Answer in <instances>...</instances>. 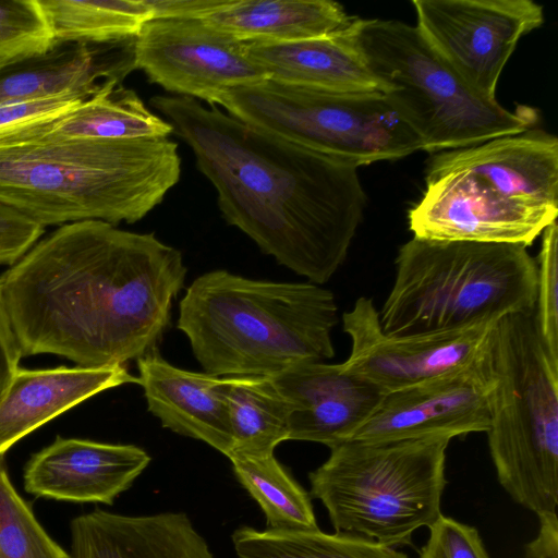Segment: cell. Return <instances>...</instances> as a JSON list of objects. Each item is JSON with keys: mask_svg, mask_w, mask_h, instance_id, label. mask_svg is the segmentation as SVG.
Returning <instances> with one entry per match:
<instances>
[{"mask_svg": "<svg viewBox=\"0 0 558 558\" xmlns=\"http://www.w3.org/2000/svg\"><path fill=\"white\" fill-rule=\"evenodd\" d=\"M186 271L154 233L86 220L34 244L0 284L22 355L99 367L157 350Z\"/></svg>", "mask_w": 558, "mask_h": 558, "instance_id": "6da1fadb", "label": "cell"}, {"mask_svg": "<svg viewBox=\"0 0 558 558\" xmlns=\"http://www.w3.org/2000/svg\"><path fill=\"white\" fill-rule=\"evenodd\" d=\"M217 191L225 220L310 282L347 258L366 205L355 165L242 122L184 96H154Z\"/></svg>", "mask_w": 558, "mask_h": 558, "instance_id": "7a4b0ae2", "label": "cell"}, {"mask_svg": "<svg viewBox=\"0 0 558 558\" xmlns=\"http://www.w3.org/2000/svg\"><path fill=\"white\" fill-rule=\"evenodd\" d=\"M180 175L178 144L168 137L0 146V203L43 227L134 223L163 201Z\"/></svg>", "mask_w": 558, "mask_h": 558, "instance_id": "3957f363", "label": "cell"}, {"mask_svg": "<svg viewBox=\"0 0 558 558\" xmlns=\"http://www.w3.org/2000/svg\"><path fill=\"white\" fill-rule=\"evenodd\" d=\"M333 293L313 282L254 280L225 269L197 277L180 301L178 329L205 373L272 377L335 356Z\"/></svg>", "mask_w": 558, "mask_h": 558, "instance_id": "277c9868", "label": "cell"}, {"mask_svg": "<svg viewBox=\"0 0 558 558\" xmlns=\"http://www.w3.org/2000/svg\"><path fill=\"white\" fill-rule=\"evenodd\" d=\"M478 360L490 384L486 434L500 485L539 519L557 515L558 362L534 312L496 320Z\"/></svg>", "mask_w": 558, "mask_h": 558, "instance_id": "5b68a950", "label": "cell"}, {"mask_svg": "<svg viewBox=\"0 0 558 558\" xmlns=\"http://www.w3.org/2000/svg\"><path fill=\"white\" fill-rule=\"evenodd\" d=\"M395 265L379 312L389 336L458 329L535 308L536 259L522 245L413 236Z\"/></svg>", "mask_w": 558, "mask_h": 558, "instance_id": "8992f818", "label": "cell"}, {"mask_svg": "<svg viewBox=\"0 0 558 558\" xmlns=\"http://www.w3.org/2000/svg\"><path fill=\"white\" fill-rule=\"evenodd\" d=\"M450 440L432 435L340 442L310 473L311 495L327 509L336 533L409 545L417 529L441 515Z\"/></svg>", "mask_w": 558, "mask_h": 558, "instance_id": "52a82bcc", "label": "cell"}, {"mask_svg": "<svg viewBox=\"0 0 558 558\" xmlns=\"http://www.w3.org/2000/svg\"><path fill=\"white\" fill-rule=\"evenodd\" d=\"M359 47L373 75L422 144L438 154L533 128L537 113L514 112L472 90L427 45L415 25L360 19Z\"/></svg>", "mask_w": 558, "mask_h": 558, "instance_id": "ba28073f", "label": "cell"}, {"mask_svg": "<svg viewBox=\"0 0 558 558\" xmlns=\"http://www.w3.org/2000/svg\"><path fill=\"white\" fill-rule=\"evenodd\" d=\"M218 105L242 122L356 167L422 150L383 93H335L266 77L227 89Z\"/></svg>", "mask_w": 558, "mask_h": 558, "instance_id": "9c48e42d", "label": "cell"}, {"mask_svg": "<svg viewBox=\"0 0 558 558\" xmlns=\"http://www.w3.org/2000/svg\"><path fill=\"white\" fill-rule=\"evenodd\" d=\"M416 28L433 51L477 95L496 99L501 72L519 40L539 28L532 0H413Z\"/></svg>", "mask_w": 558, "mask_h": 558, "instance_id": "30bf717a", "label": "cell"}, {"mask_svg": "<svg viewBox=\"0 0 558 558\" xmlns=\"http://www.w3.org/2000/svg\"><path fill=\"white\" fill-rule=\"evenodd\" d=\"M135 68L163 89L215 106L227 89L267 77L246 43L201 19H151L135 36Z\"/></svg>", "mask_w": 558, "mask_h": 558, "instance_id": "8fae6325", "label": "cell"}, {"mask_svg": "<svg viewBox=\"0 0 558 558\" xmlns=\"http://www.w3.org/2000/svg\"><path fill=\"white\" fill-rule=\"evenodd\" d=\"M495 322L389 336L383 331L373 301L361 296L342 315L351 352L341 366L383 393L410 387L472 364Z\"/></svg>", "mask_w": 558, "mask_h": 558, "instance_id": "7c38bea8", "label": "cell"}, {"mask_svg": "<svg viewBox=\"0 0 558 558\" xmlns=\"http://www.w3.org/2000/svg\"><path fill=\"white\" fill-rule=\"evenodd\" d=\"M408 213L413 236L433 241L530 246L558 209L508 198L465 172L426 178Z\"/></svg>", "mask_w": 558, "mask_h": 558, "instance_id": "4fadbf2b", "label": "cell"}, {"mask_svg": "<svg viewBox=\"0 0 558 558\" xmlns=\"http://www.w3.org/2000/svg\"><path fill=\"white\" fill-rule=\"evenodd\" d=\"M489 391L477 354L469 366L384 393L347 440L385 441L432 435L452 439L486 433Z\"/></svg>", "mask_w": 558, "mask_h": 558, "instance_id": "5bb4252c", "label": "cell"}, {"mask_svg": "<svg viewBox=\"0 0 558 558\" xmlns=\"http://www.w3.org/2000/svg\"><path fill=\"white\" fill-rule=\"evenodd\" d=\"M150 460L134 445L57 437L28 460L24 488L36 497L112 505Z\"/></svg>", "mask_w": 558, "mask_h": 558, "instance_id": "9a60e30c", "label": "cell"}, {"mask_svg": "<svg viewBox=\"0 0 558 558\" xmlns=\"http://www.w3.org/2000/svg\"><path fill=\"white\" fill-rule=\"evenodd\" d=\"M449 172L469 173L508 198L558 209V138L544 130L438 153L426 178Z\"/></svg>", "mask_w": 558, "mask_h": 558, "instance_id": "2e32d148", "label": "cell"}, {"mask_svg": "<svg viewBox=\"0 0 558 558\" xmlns=\"http://www.w3.org/2000/svg\"><path fill=\"white\" fill-rule=\"evenodd\" d=\"M135 68V37L54 41L46 51L0 68V104L80 94L92 98L121 86Z\"/></svg>", "mask_w": 558, "mask_h": 558, "instance_id": "e0dca14e", "label": "cell"}, {"mask_svg": "<svg viewBox=\"0 0 558 558\" xmlns=\"http://www.w3.org/2000/svg\"><path fill=\"white\" fill-rule=\"evenodd\" d=\"M270 378L291 407L288 440L329 448L345 441L384 395L341 363L304 362Z\"/></svg>", "mask_w": 558, "mask_h": 558, "instance_id": "ac0fdd59", "label": "cell"}, {"mask_svg": "<svg viewBox=\"0 0 558 558\" xmlns=\"http://www.w3.org/2000/svg\"><path fill=\"white\" fill-rule=\"evenodd\" d=\"M137 367L147 409L165 428L229 457L232 435L223 377L175 367L158 350L137 359Z\"/></svg>", "mask_w": 558, "mask_h": 558, "instance_id": "d6986e66", "label": "cell"}, {"mask_svg": "<svg viewBox=\"0 0 558 558\" xmlns=\"http://www.w3.org/2000/svg\"><path fill=\"white\" fill-rule=\"evenodd\" d=\"M71 558H215L183 512L130 515L102 509L70 524Z\"/></svg>", "mask_w": 558, "mask_h": 558, "instance_id": "ffe728a7", "label": "cell"}, {"mask_svg": "<svg viewBox=\"0 0 558 558\" xmlns=\"http://www.w3.org/2000/svg\"><path fill=\"white\" fill-rule=\"evenodd\" d=\"M140 384L123 364L99 367L19 368L0 396V456L20 439L86 399Z\"/></svg>", "mask_w": 558, "mask_h": 558, "instance_id": "44dd1931", "label": "cell"}, {"mask_svg": "<svg viewBox=\"0 0 558 558\" xmlns=\"http://www.w3.org/2000/svg\"><path fill=\"white\" fill-rule=\"evenodd\" d=\"M354 22L347 28L314 38L246 43L248 57L267 77L335 93H385L359 47Z\"/></svg>", "mask_w": 558, "mask_h": 558, "instance_id": "7402d4cb", "label": "cell"}, {"mask_svg": "<svg viewBox=\"0 0 558 558\" xmlns=\"http://www.w3.org/2000/svg\"><path fill=\"white\" fill-rule=\"evenodd\" d=\"M173 126L153 113L138 95L122 85L102 92L61 114L15 130L0 146L32 141H124L168 137Z\"/></svg>", "mask_w": 558, "mask_h": 558, "instance_id": "603a6c76", "label": "cell"}, {"mask_svg": "<svg viewBox=\"0 0 558 558\" xmlns=\"http://www.w3.org/2000/svg\"><path fill=\"white\" fill-rule=\"evenodd\" d=\"M355 19L331 0H230L203 20L240 41L284 43L344 29Z\"/></svg>", "mask_w": 558, "mask_h": 558, "instance_id": "cb8c5ba5", "label": "cell"}, {"mask_svg": "<svg viewBox=\"0 0 558 558\" xmlns=\"http://www.w3.org/2000/svg\"><path fill=\"white\" fill-rule=\"evenodd\" d=\"M232 448L228 459L274 454L289 438L291 407L270 377L225 376Z\"/></svg>", "mask_w": 558, "mask_h": 558, "instance_id": "d4e9b609", "label": "cell"}, {"mask_svg": "<svg viewBox=\"0 0 558 558\" xmlns=\"http://www.w3.org/2000/svg\"><path fill=\"white\" fill-rule=\"evenodd\" d=\"M238 558H408L401 551L361 536L319 529L257 530L243 525L231 535Z\"/></svg>", "mask_w": 558, "mask_h": 558, "instance_id": "484cf974", "label": "cell"}, {"mask_svg": "<svg viewBox=\"0 0 558 558\" xmlns=\"http://www.w3.org/2000/svg\"><path fill=\"white\" fill-rule=\"evenodd\" d=\"M54 41L106 43L135 37L153 19L146 0H37Z\"/></svg>", "mask_w": 558, "mask_h": 558, "instance_id": "4316f807", "label": "cell"}, {"mask_svg": "<svg viewBox=\"0 0 558 558\" xmlns=\"http://www.w3.org/2000/svg\"><path fill=\"white\" fill-rule=\"evenodd\" d=\"M229 460L239 483L263 510L267 529H318L308 493L291 477L275 454Z\"/></svg>", "mask_w": 558, "mask_h": 558, "instance_id": "83f0119b", "label": "cell"}, {"mask_svg": "<svg viewBox=\"0 0 558 558\" xmlns=\"http://www.w3.org/2000/svg\"><path fill=\"white\" fill-rule=\"evenodd\" d=\"M0 558H71L14 488L0 456Z\"/></svg>", "mask_w": 558, "mask_h": 558, "instance_id": "f1b7e54d", "label": "cell"}, {"mask_svg": "<svg viewBox=\"0 0 558 558\" xmlns=\"http://www.w3.org/2000/svg\"><path fill=\"white\" fill-rule=\"evenodd\" d=\"M537 265L534 320L551 359L558 362V226L553 221L542 232Z\"/></svg>", "mask_w": 558, "mask_h": 558, "instance_id": "f546056e", "label": "cell"}, {"mask_svg": "<svg viewBox=\"0 0 558 558\" xmlns=\"http://www.w3.org/2000/svg\"><path fill=\"white\" fill-rule=\"evenodd\" d=\"M52 44L37 0L0 1V46L13 61L44 52Z\"/></svg>", "mask_w": 558, "mask_h": 558, "instance_id": "4dcf8cb0", "label": "cell"}, {"mask_svg": "<svg viewBox=\"0 0 558 558\" xmlns=\"http://www.w3.org/2000/svg\"><path fill=\"white\" fill-rule=\"evenodd\" d=\"M429 536L418 558H489L477 530L440 515L428 526Z\"/></svg>", "mask_w": 558, "mask_h": 558, "instance_id": "1f68e13d", "label": "cell"}, {"mask_svg": "<svg viewBox=\"0 0 558 558\" xmlns=\"http://www.w3.org/2000/svg\"><path fill=\"white\" fill-rule=\"evenodd\" d=\"M89 98L80 94L0 104V138L34 122L60 117Z\"/></svg>", "mask_w": 558, "mask_h": 558, "instance_id": "d6a6232c", "label": "cell"}, {"mask_svg": "<svg viewBox=\"0 0 558 558\" xmlns=\"http://www.w3.org/2000/svg\"><path fill=\"white\" fill-rule=\"evenodd\" d=\"M45 227L0 203V265H13L43 235Z\"/></svg>", "mask_w": 558, "mask_h": 558, "instance_id": "836d02e7", "label": "cell"}, {"mask_svg": "<svg viewBox=\"0 0 558 558\" xmlns=\"http://www.w3.org/2000/svg\"><path fill=\"white\" fill-rule=\"evenodd\" d=\"M22 356L0 284V396L20 368L19 362Z\"/></svg>", "mask_w": 558, "mask_h": 558, "instance_id": "e575fe53", "label": "cell"}, {"mask_svg": "<svg viewBox=\"0 0 558 558\" xmlns=\"http://www.w3.org/2000/svg\"><path fill=\"white\" fill-rule=\"evenodd\" d=\"M153 19H201L227 5L230 0H146Z\"/></svg>", "mask_w": 558, "mask_h": 558, "instance_id": "d590c367", "label": "cell"}, {"mask_svg": "<svg viewBox=\"0 0 558 558\" xmlns=\"http://www.w3.org/2000/svg\"><path fill=\"white\" fill-rule=\"evenodd\" d=\"M539 521V534L537 538L529 545V555L531 558H557V515L542 518Z\"/></svg>", "mask_w": 558, "mask_h": 558, "instance_id": "8d00e7d4", "label": "cell"}, {"mask_svg": "<svg viewBox=\"0 0 558 558\" xmlns=\"http://www.w3.org/2000/svg\"><path fill=\"white\" fill-rule=\"evenodd\" d=\"M11 62H13L12 57L2 46H0V68L4 66Z\"/></svg>", "mask_w": 558, "mask_h": 558, "instance_id": "74e56055", "label": "cell"}]
</instances>
